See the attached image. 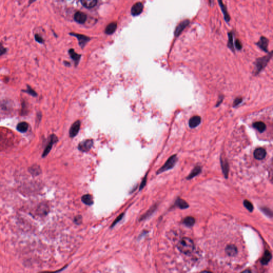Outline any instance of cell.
Here are the masks:
<instances>
[{"label":"cell","mask_w":273,"mask_h":273,"mask_svg":"<svg viewBox=\"0 0 273 273\" xmlns=\"http://www.w3.org/2000/svg\"><path fill=\"white\" fill-rule=\"evenodd\" d=\"M218 3H219V4L220 5V8L221 9L222 12H223L225 20L226 21V22H229L230 21V17L229 15L228 14L227 9L226 5L224 4V3L222 1L219 0Z\"/></svg>","instance_id":"obj_16"},{"label":"cell","mask_w":273,"mask_h":273,"mask_svg":"<svg viewBox=\"0 0 273 273\" xmlns=\"http://www.w3.org/2000/svg\"><path fill=\"white\" fill-rule=\"evenodd\" d=\"M220 163L222 168V171L225 175V178H228L229 173V164L226 160H224L221 157L220 159Z\"/></svg>","instance_id":"obj_14"},{"label":"cell","mask_w":273,"mask_h":273,"mask_svg":"<svg viewBox=\"0 0 273 273\" xmlns=\"http://www.w3.org/2000/svg\"><path fill=\"white\" fill-rule=\"evenodd\" d=\"M69 53L70 54V57L73 59L74 61L78 62L80 60V58L81 57V56L78 54V53H76L73 49H70L69 50Z\"/></svg>","instance_id":"obj_28"},{"label":"cell","mask_w":273,"mask_h":273,"mask_svg":"<svg viewBox=\"0 0 273 273\" xmlns=\"http://www.w3.org/2000/svg\"><path fill=\"white\" fill-rule=\"evenodd\" d=\"M35 40H36L37 42H39V43H43V42H44L43 39H42V37L40 35H38V34H35Z\"/></svg>","instance_id":"obj_38"},{"label":"cell","mask_w":273,"mask_h":273,"mask_svg":"<svg viewBox=\"0 0 273 273\" xmlns=\"http://www.w3.org/2000/svg\"><path fill=\"white\" fill-rule=\"evenodd\" d=\"M157 208V204H155L153 205L152 207H151V208L148 211H147V212L144 213L143 216L140 217L139 220L142 221V220L146 219L148 217H149L153 215V213L155 212Z\"/></svg>","instance_id":"obj_15"},{"label":"cell","mask_w":273,"mask_h":273,"mask_svg":"<svg viewBox=\"0 0 273 273\" xmlns=\"http://www.w3.org/2000/svg\"><path fill=\"white\" fill-rule=\"evenodd\" d=\"M80 2L82 5L86 8H93L97 3V1L96 0H81Z\"/></svg>","instance_id":"obj_19"},{"label":"cell","mask_w":273,"mask_h":273,"mask_svg":"<svg viewBox=\"0 0 273 273\" xmlns=\"http://www.w3.org/2000/svg\"><path fill=\"white\" fill-rule=\"evenodd\" d=\"M272 54H273V52L271 51L267 56L259 58L256 59V60L255 61L254 64L256 68V70L254 72L255 75L258 74L262 69L265 68V67L267 66L270 59L272 57Z\"/></svg>","instance_id":"obj_2"},{"label":"cell","mask_w":273,"mask_h":273,"mask_svg":"<svg viewBox=\"0 0 273 273\" xmlns=\"http://www.w3.org/2000/svg\"><path fill=\"white\" fill-rule=\"evenodd\" d=\"M124 213H122V214H121L120 216H118L116 218V219L115 220H114V222L113 223V224H112V225H111L110 227H111V228L113 227H114V226H115L118 223L119 221H120L121 220H122V219L123 218V217H124Z\"/></svg>","instance_id":"obj_31"},{"label":"cell","mask_w":273,"mask_h":273,"mask_svg":"<svg viewBox=\"0 0 273 273\" xmlns=\"http://www.w3.org/2000/svg\"><path fill=\"white\" fill-rule=\"evenodd\" d=\"M143 4L141 2H137L132 6L131 10V13L134 16H138L143 12Z\"/></svg>","instance_id":"obj_8"},{"label":"cell","mask_w":273,"mask_h":273,"mask_svg":"<svg viewBox=\"0 0 273 273\" xmlns=\"http://www.w3.org/2000/svg\"><path fill=\"white\" fill-rule=\"evenodd\" d=\"M228 41L227 46L228 48L230 50H232V51L234 52V45L233 43V33L232 32H229L228 34Z\"/></svg>","instance_id":"obj_27"},{"label":"cell","mask_w":273,"mask_h":273,"mask_svg":"<svg viewBox=\"0 0 273 273\" xmlns=\"http://www.w3.org/2000/svg\"><path fill=\"white\" fill-rule=\"evenodd\" d=\"M57 141H58V138H57V137L56 135L52 134V135L50 136L49 142L48 143V145H46L45 149L44 150V151L42 154V157H45L49 154L50 151L52 149V147L53 146V144L57 143Z\"/></svg>","instance_id":"obj_5"},{"label":"cell","mask_w":273,"mask_h":273,"mask_svg":"<svg viewBox=\"0 0 273 273\" xmlns=\"http://www.w3.org/2000/svg\"><path fill=\"white\" fill-rule=\"evenodd\" d=\"M242 273H252L249 270H245L244 271H243V272H242Z\"/></svg>","instance_id":"obj_41"},{"label":"cell","mask_w":273,"mask_h":273,"mask_svg":"<svg viewBox=\"0 0 273 273\" xmlns=\"http://www.w3.org/2000/svg\"><path fill=\"white\" fill-rule=\"evenodd\" d=\"M81 200L83 203L88 205H91L94 203L92 196L90 194H86L83 196L82 197Z\"/></svg>","instance_id":"obj_22"},{"label":"cell","mask_w":273,"mask_h":273,"mask_svg":"<svg viewBox=\"0 0 273 273\" xmlns=\"http://www.w3.org/2000/svg\"><path fill=\"white\" fill-rule=\"evenodd\" d=\"M253 155L256 159L262 160L265 159L266 155V151L265 149L262 148H258L254 151Z\"/></svg>","instance_id":"obj_10"},{"label":"cell","mask_w":273,"mask_h":273,"mask_svg":"<svg viewBox=\"0 0 273 273\" xmlns=\"http://www.w3.org/2000/svg\"><path fill=\"white\" fill-rule=\"evenodd\" d=\"M178 248L181 252L185 254H189L193 252L194 249L193 241L189 238L184 237L179 242Z\"/></svg>","instance_id":"obj_1"},{"label":"cell","mask_w":273,"mask_h":273,"mask_svg":"<svg viewBox=\"0 0 273 273\" xmlns=\"http://www.w3.org/2000/svg\"><path fill=\"white\" fill-rule=\"evenodd\" d=\"M201 273H212V272H209V271H203V272H202Z\"/></svg>","instance_id":"obj_42"},{"label":"cell","mask_w":273,"mask_h":273,"mask_svg":"<svg viewBox=\"0 0 273 273\" xmlns=\"http://www.w3.org/2000/svg\"><path fill=\"white\" fill-rule=\"evenodd\" d=\"M86 19L87 16L84 12H77L74 15V20L80 24L84 23Z\"/></svg>","instance_id":"obj_11"},{"label":"cell","mask_w":273,"mask_h":273,"mask_svg":"<svg viewBox=\"0 0 273 273\" xmlns=\"http://www.w3.org/2000/svg\"><path fill=\"white\" fill-rule=\"evenodd\" d=\"M74 221L76 225L81 224L82 223V217L81 216L79 215V216L75 217L74 218Z\"/></svg>","instance_id":"obj_34"},{"label":"cell","mask_w":273,"mask_h":273,"mask_svg":"<svg viewBox=\"0 0 273 273\" xmlns=\"http://www.w3.org/2000/svg\"><path fill=\"white\" fill-rule=\"evenodd\" d=\"M190 23V21L188 19H185L180 22L178 26L176 27L174 34L175 37L179 36L180 34L183 32V30L186 29Z\"/></svg>","instance_id":"obj_6"},{"label":"cell","mask_w":273,"mask_h":273,"mask_svg":"<svg viewBox=\"0 0 273 273\" xmlns=\"http://www.w3.org/2000/svg\"><path fill=\"white\" fill-rule=\"evenodd\" d=\"M117 28L116 23H111L107 25L105 29V33L107 34H112L115 32Z\"/></svg>","instance_id":"obj_23"},{"label":"cell","mask_w":273,"mask_h":273,"mask_svg":"<svg viewBox=\"0 0 273 273\" xmlns=\"http://www.w3.org/2000/svg\"><path fill=\"white\" fill-rule=\"evenodd\" d=\"M261 211L264 212L265 215H267V216L272 217L273 216V212L269 208H267V207H262V208H261Z\"/></svg>","instance_id":"obj_30"},{"label":"cell","mask_w":273,"mask_h":273,"mask_svg":"<svg viewBox=\"0 0 273 273\" xmlns=\"http://www.w3.org/2000/svg\"><path fill=\"white\" fill-rule=\"evenodd\" d=\"M253 127L257 129V130L260 133H262L265 131L266 129V124L262 122H254L253 124Z\"/></svg>","instance_id":"obj_20"},{"label":"cell","mask_w":273,"mask_h":273,"mask_svg":"<svg viewBox=\"0 0 273 273\" xmlns=\"http://www.w3.org/2000/svg\"><path fill=\"white\" fill-rule=\"evenodd\" d=\"M242 101H243V99L242 97H237L236 98L233 102V107H235L238 106L239 104H240V103L242 102Z\"/></svg>","instance_id":"obj_33"},{"label":"cell","mask_w":273,"mask_h":273,"mask_svg":"<svg viewBox=\"0 0 273 273\" xmlns=\"http://www.w3.org/2000/svg\"><path fill=\"white\" fill-rule=\"evenodd\" d=\"M94 145L92 139H86L80 143L78 145V149L82 152H88L91 149Z\"/></svg>","instance_id":"obj_4"},{"label":"cell","mask_w":273,"mask_h":273,"mask_svg":"<svg viewBox=\"0 0 273 273\" xmlns=\"http://www.w3.org/2000/svg\"><path fill=\"white\" fill-rule=\"evenodd\" d=\"M28 129H29V124L25 122L19 123L17 126V130L22 133L26 132L28 130Z\"/></svg>","instance_id":"obj_24"},{"label":"cell","mask_w":273,"mask_h":273,"mask_svg":"<svg viewBox=\"0 0 273 273\" xmlns=\"http://www.w3.org/2000/svg\"><path fill=\"white\" fill-rule=\"evenodd\" d=\"M235 45L237 49L241 50L242 49V45L239 40H236L235 42Z\"/></svg>","instance_id":"obj_37"},{"label":"cell","mask_w":273,"mask_h":273,"mask_svg":"<svg viewBox=\"0 0 273 273\" xmlns=\"http://www.w3.org/2000/svg\"><path fill=\"white\" fill-rule=\"evenodd\" d=\"M272 259V254L268 251H266L261 259V263L263 265H267Z\"/></svg>","instance_id":"obj_25"},{"label":"cell","mask_w":273,"mask_h":273,"mask_svg":"<svg viewBox=\"0 0 273 273\" xmlns=\"http://www.w3.org/2000/svg\"><path fill=\"white\" fill-rule=\"evenodd\" d=\"M183 223L187 227H192L195 223V219L192 217H187L183 219Z\"/></svg>","instance_id":"obj_26"},{"label":"cell","mask_w":273,"mask_h":273,"mask_svg":"<svg viewBox=\"0 0 273 273\" xmlns=\"http://www.w3.org/2000/svg\"><path fill=\"white\" fill-rule=\"evenodd\" d=\"M268 43H269V40L266 37H261L260 38L259 41L257 42V45L262 50L267 52L268 51Z\"/></svg>","instance_id":"obj_9"},{"label":"cell","mask_w":273,"mask_h":273,"mask_svg":"<svg viewBox=\"0 0 273 273\" xmlns=\"http://www.w3.org/2000/svg\"><path fill=\"white\" fill-rule=\"evenodd\" d=\"M226 252L229 256H234L237 253V250L235 245H229L226 249Z\"/></svg>","instance_id":"obj_21"},{"label":"cell","mask_w":273,"mask_h":273,"mask_svg":"<svg viewBox=\"0 0 273 273\" xmlns=\"http://www.w3.org/2000/svg\"><path fill=\"white\" fill-rule=\"evenodd\" d=\"M178 161V158L177 155H173L170 157L166 162L163 165L162 167L159 169L158 171L156 172L157 175H159L165 171H168L170 169H172L173 167L175 166V164Z\"/></svg>","instance_id":"obj_3"},{"label":"cell","mask_w":273,"mask_h":273,"mask_svg":"<svg viewBox=\"0 0 273 273\" xmlns=\"http://www.w3.org/2000/svg\"><path fill=\"white\" fill-rule=\"evenodd\" d=\"M243 204L245 208H246L250 212H252L253 210V204L248 200H245L243 202Z\"/></svg>","instance_id":"obj_29"},{"label":"cell","mask_w":273,"mask_h":273,"mask_svg":"<svg viewBox=\"0 0 273 273\" xmlns=\"http://www.w3.org/2000/svg\"><path fill=\"white\" fill-rule=\"evenodd\" d=\"M67 266H65L61 269H59V270H57L56 271H46V272H43L39 273H59L61 272V271H62L64 269H65L66 268H67Z\"/></svg>","instance_id":"obj_36"},{"label":"cell","mask_w":273,"mask_h":273,"mask_svg":"<svg viewBox=\"0 0 273 273\" xmlns=\"http://www.w3.org/2000/svg\"><path fill=\"white\" fill-rule=\"evenodd\" d=\"M175 206L179 208L180 209H185L189 208V205L185 200L181 199V198H178L175 200Z\"/></svg>","instance_id":"obj_17"},{"label":"cell","mask_w":273,"mask_h":273,"mask_svg":"<svg viewBox=\"0 0 273 273\" xmlns=\"http://www.w3.org/2000/svg\"><path fill=\"white\" fill-rule=\"evenodd\" d=\"M201 122V118L199 116H194L189 121V126L191 128H195L199 126Z\"/></svg>","instance_id":"obj_12"},{"label":"cell","mask_w":273,"mask_h":273,"mask_svg":"<svg viewBox=\"0 0 273 273\" xmlns=\"http://www.w3.org/2000/svg\"><path fill=\"white\" fill-rule=\"evenodd\" d=\"M202 171V167L199 165H197L193 169L189 175L186 177V179L191 180L194 178L196 175H199Z\"/></svg>","instance_id":"obj_18"},{"label":"cell","mask_w":273,"mask_h":273,"mask_svg":"<svg viewBox=\"0 0 273 273\" xmlns=\"http://www.w3.org/2000/svg\"><path fill=\"white\" fill-rule=\"evenodd\" d=\"M224 97L223 95H220L218 98V100L217 101V102L216 105V107H218V106H219L220 104L222 103L223 100H224Z\"/></svg>","instance_id":"obj_39"},{"label":"cell","mask_w":273,"mask_h":273,"mask_svg":"<svg viewBox=\"0 0 273 273\" xmlns=\"http://www.w3.org/2000/svg\"><path fill=\"white\" fill-rule=\"evenodd\" d=\"M81 127V122L80 121H76L72 125L69 129V137L71 138H74L76 136L80 131Z\"/></svg>","instance_id":"obj_7"},{"label":"cell","mask_w":273,"mask_h":273,"mask_svg":"<svg viewBox=\"0 0 273 273\" xmlns=\"http://www.w3.org/2000/svg\"><path fill=\"white\" fill-rule=\"evenodd\" d=\"M25 92L29 93V94L32 95L33 96H37V94L36 93V92H35V91H34V90H33L31 87H29V86H27V90H26V91H25Z\"/></svg>","instance_id":"obj_35"},{"label":"cell","mask_w":273,"mask_h":273,"mask_svg":"<svg viewBox=\"0 0 273 273\" xmlns=\"http://www.w3.org/2000/svg\"><path fill=\"white\" fill-rule=\"evenodd\" d=\"M70 34L73 35L74 36H75L78 38V40L79 41V44L82 47H84V45L86 44V43L90 40L89 37H86L83 35L77 34Z\"/></svg>","instance_id":"obj_13"},{"label":"cell","mask_w":273,"mask_h":273,"mask_svg":"<svg viewBox=\"0 0 273 273\" xmlns=\"http://www.w3.org/2000/svg\"><path fill=\"white\" fill-rule=\"evenodd\" d=\"M147 175H146L144 177V178H143L141 183H140V187H139V190H140V191H141L142 189H143V188L145 187V186L146 185V183H147Z\"/></svg>","instance_id":"obj_32"},{"label":"cell","mask_w":273,"mask_h":273,"mask_svg":"<svg viewBox=\"0 0 273 273\" xmlns=\"http://www.w3.org/2000/svg\"><path fill=\"white\" fill-rule=\"evenodd\" d=\"M7 49L4 48L3 45L0 43V56H2L6 52Z\"/></svg>","instance_id":"obj_40"}]
</instances>
